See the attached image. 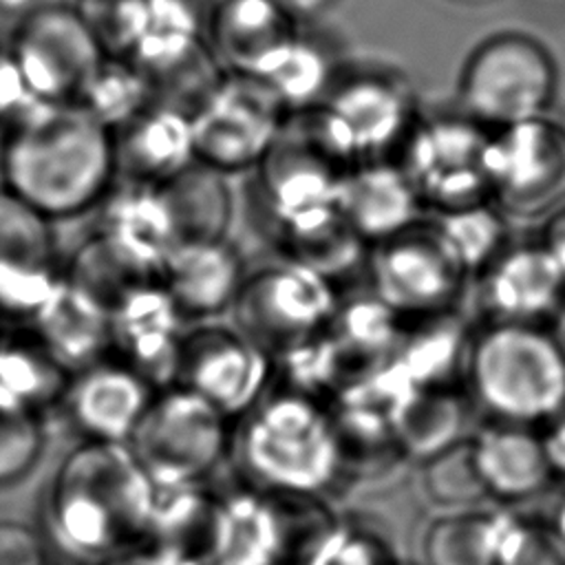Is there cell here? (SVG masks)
<instances>
[{
	"label": "cell",
	"instance_id": "cell-21",
	"mask_svg": "<svg viewBox=\"0 0 565 565\" xmlns=\"http://www.w3.org/2000/svg\"><path fill=\"white\" fill-rule=\"evenodd\" d=\"M470 448L486 497L501 505H516L539 497L554 472L541 435L532 426L488 419Z\"/></svg>",
	"mask_w": 565,
	"mask_h": 565
},
{
	"label": "cell",
	"instance_id": "cell-28",
	"mask_svg": "<svg viewBox=\"0 0 565 565\" xmlns=\"http://www.w3.org/2000/svg\"><path fill=\"white\" fill-rule=\"evenodd\" d=\"M510 510H450L430 519L419 539V565H497Z\"/></svg>",
	"mask_w": 565,
	"mask_h": 565
},
{
	"label": "cell",
	"instance_id": "cell-45",
	"mask_svg": "<svg viewBox=\"0 0 565 565\" xmlns=\"http://www.w3.org/2000/svg\"><path fill=\"white\" fill-rule=\"evenodd\" d=\"M550 333H552V338L556 340V344L561 347V351L565 353V298L561 300V305H558L556 311L552 313Z\"/></svg>",
	"mask_w": 565,
	"mask_h": 565
},
{
	"label": "cell",
	"instance_id": "cell-33",
	"mask_svg": "<svg viewBox=\"0 0 565 565\" xmlns=\"http://www.w3.org/2000/svg\"><path fill=\"white\" fill-rule=\"evenodd\" d=\"M433 227L466 276H479L510 245L505 212L494 201L435 212Z\"/></svg>",
	"mask_w": 565,
	"mask_h": 565
},
{
	"label": "cell",
	"instance_id": "cell-6",
	"mask_svg": "<svg viewBox=\"0 0 565 565\" xmlns=\"http://www.w3.org/2000/svg\"><path fill=\"white\" fill-rule=\"evenodd\" d=\"M324 501L243 486L216 494L205 552L212 565H300L331 514Z\"/></svg>",
	"mask_w": 565,
	"mask_h": 565
},
{
	"label": "cell",
	"instance_id": "cell-11",
	"mask_svg": "<svg viewBox=\"0 0 565 565\" xmlns=\"http://www.w3.org/2000/svg\"><path fill=\"white\" fill-rule=\"evenodd\" d=\"M258 170L260 203L285 247L307 241L342 221L340 190L344 166L320 150L307 132L287 128Z\"/></svg>",
	"mask_w": 565,
	"mask_h": 565
},
{
	"label": "cell",
	"instance_id": "cell-27",
	"mask_svg": "<svg viewBox=\"0 0 565 565\" xmlns=\"http://www.w3.org/2000/svg\"><path fill=\"white\" fill-rule=\"evenodd\" d=\"M73 371L40 333L0 335V402L44 417L62 406Z\"/></svg>",
	"mask_w": 565,
	"mask_h": 565
},
{
	"label": "cell",
	"instance_id": "cell-31",
	"mask_svg": "<svg viewBox=\"0 0 565 565\" xmlns=\"http://www.w3.org/2000/svg\"><path fill=\"white\" fill-rule=\"evenodd\" d=\"M355 369L329 329L274 353L276 388L331 404Z\"/></svg>",
	"mask_w": 565,
	"mask_h": 565
},
{
	"label": "cell",
	"instance_id": "cell-8",
	"mask_svg": "<svg viewBox=\"0 0 565 565\" xmlns=\"http://www.w3.org/2000/svg\"><path fill=\"white\" fill-rule=\"evenodd\" d=\"M205 397L183 384L154 393L130 448L161 483H205L232 455L234 428Z\"/></svg>",
	"mask_w": 565,
	"mask_h": 565
},
{
	"label": "cell",
	"instance_id": "cell-36",
	"mask_svg": "<svg viewBox=\"0 0 565 565\" xmlns=\"http://www.w3.org/2000/svg\"><path fill=\"white\" fill-rule=\"evenodd\" d=\"M419 492L444 512L477 508L488 499L475 468L470 437L419 461Z\"/></svg>",
	"mask_w": 565,
	"mask_h": 565
},
{
	"label": "cell",
	"instance_id": "cell-1",
	"mask_svg": "<svg viewBox=\"0 0 565 565\" xmlns=\"http://www.w3.org/2000/svg\"><path fill=\"white\" fill-rule=\"evenodd\" d=\"M154 479L128 441L82 439L46 492L51 543L73 563L99 565L150 536Z\"/></svg>",
	"mask_w": 565,
	"mask_h": 565
},
{
	"label": "cell",
	"instance_id": "cell-2",
	"mask_svg": "<svg viewBox=\"0 0 565 565\" xmlns=\"http://www.w3.org/2000/svg\"><path fill=\"white\" fill-rule=\"evenodd\" d=\"M117 168L110 128L86 106L44 102L9 128L2 143L7 190L44 216L90 207L108 190Z\"/></svg>",
	"mask_w": 565,
	"mask_h": 565
},
{
	"label": "cell",
	"instance_id": "cell-44",
	"mask_svg": "<svg viewBox=\"0 0 565 565\" xmlns=\"http://www.w3.org/2000/svg\"><path fill=\"white\" fill-rule=\"evenodd\" d=\"M276 2L298 22V20H311L320 15L335 0H276Z\"/></svg>",
	"mask_w": 565,
	"mask_h": 565
},
{
	"label": "cell",
	"instance_id": "cell-16",
	"mask_svg": "<svg viewBox=\"0 0 565 565\" xmlns=\"http://www.w3.org/2000/svg\"><path fill=\"white\" fill-rule=\"evenodd\" d=\"M20 82L44 102L82 95L104 64V44L86 15L66 7L31 13L13 44Z\"/></svg>",
	"mask_w": 565,
	"mask_h": 565
},
{
	"label": "cell",
	"instance_id": "cell-17",
	"mask_svg": "<svg viewBox=\"0 0 565 565\" xmlns=\"http://www.w3.org/2000/svg\"><path fill=\"white\" fill-rule=\"evenodd\" d=\"M183 311L161 280H143L110 302V355L139 371L154 388L177 384L185 340Z\"/></svg>",
	"mask_w": 565,
	"mask_h": 565
},
{
	"label": "cell",
	"instance_id": "cell-23",
	"mask_svg": "<svg viewBox=\"0 0 565 565\" xmlns=\"http://www.w3.org/2000/svg\"><path fill=\"white\" fill-rule=\"evenodd\" d=\"M247 274L225 238L181 241L170 254L161 282L185 318H214L234 307Z\"/></svg>",
	"mask_w": 565,
	"mask_h": 565
},
{
	"label": "cell",
	"instance_id": "cell-14",
	"mask_svg": "<svg viewBox=\"0 0 565 565\" xmlns=\"http://www.w3.org/2000/svg\"><path fill=\"white\" fill-rule=\"evenodd\" d=\"M366 269L371 291L413 320L450 311L468 278L433 223L424 221L375 243L366 254Z\"/></svg>",
	"mask_w": 565,
	"mask_h": 565
},
{
	"label": "cell",
	"instance_id": "cell-40",
	"mask_svg": "<svg viewBox=\"0 0 565 565\" xmlns=\"http://www.w3.org/2000/svg\"><path fill=\"white\" fill-rule=\"evenodd\" d=\"M0 565H49L44 539L29 525L0 521Z\"/></svg>",
	"mask_w": 565,
	"mask_h": 565
},
{
	"label": "cell",
	"instance_id": "cell-5",
	"mask_svg": "<svg viewBox=\"0 0 565 565\" xmlns=\"http://www.w3.org/2000/svg\"><path fill=\"white\" fill-rule=\"evenodd\" d=\"M305 132L333 161L349 168L386 159L417 121L415 93L395 71L362 68L333 79L322 102L305 113Z\"/></svg>",
	"mask_w": 565,
	"mask_h": 565
},
{
	"label": "cell",
	"instance_id": "cell-3",
	"mask_svg": "<svg viewBox=\"0 0 565 565\" xmlns=\"http://www.w3.org/2000/svg\"><path fill=\"white\" fill-rule=\"evenodd\" d=\"M232 455L247 486L282 497L324 501L349 479L331 406L282 388L238 419Z\"/></svg>",
	"mask_w": 565,
	"mask_h": 565
},
{
	"label": "cell",
	"instance_id": "cell-24",
	"mask_svg": "<svg viewBox=\"0 0 565 565\" xmlns=\"http://www.w3.org/2000/svg\"><path fill=\"white\" fill-rule=\"evenodd\" d=\"M121 128L117 163L126 161L141 183L163 185L199 161L192 110L181 104L152 102Z\"/></svg>",
	"mask_w": 565,
	"mask_h": 565
},
{
	"label": "cell",
	"instance_id": "cell-39",
	"mask_svg": "<svg viewBox=\"0 0 565 565\" xmlns=\"http://www.w3.org/2000/svg\"><path fill=\"white\" fill-rule=\"evenodd\" d=\"M497 565H565V545L552 525L510 512Z\"/></svg>",
	"mask_w": 565,
	"mask_h": 565
},
{
	"label": "cell",
	"instance_id": "cell-41",
	"mask_svg": "<svg viewBox=\"0 0 565 565\" xmlns=\"http://www.w3.org/2000/svg\"><path fill=\"white\" fill-rule=\"evenodd\" d=\"M99 565H212V561L199 550L146 541Z\"/></svg>",
	"mask_w": 565,
	"mask_h": 565
},
{
	"label": "cell",
	"instance_id": "cell-25",
	"mask_svg": "<svg viewBox=\"0 0 565 565\" xmlns=\"http://www.w3.org/2000/svg\"><path fill=\"white\" fill-rule=\"evenodd\" d=\"M296 33V20L276 0H214L205 13L207 44L225 71L254 73Z\"/></svg>",
	"mask_w": 565,
	"mask_h": 565
},
{
	"label": "cell",
	"instance_id": "cell-37",
	"mask_svg": "<svg viewBox=\"0 0 565 565\" xmlns=\"http://www.w3.org/2000/svg\"><path fill=\"white\" fill-rule=\"evenodd\" d=\"M93 99L86 104L108 128L126 126L143 113L157 97L148 75L137 64H102L88 88Z\"/></svg>",
	"mask_w": 565,
	"mask_h": 565
},
{
	"label": "cell",
	"instance_id": "cell-29",
	"mask_svg": "<svg viewBox=\"0 0 565 565\" xmlns=\"http://www.w3.org/2000/svg\"><path fill=\"white\" fill-rule=\"evenodd\" d=\"M252 75L269 88L287 115L313 110L335 79L327 49L298 31L276 46Z\"/></svg>",
	"mask_w": 565,
	"mask_h": 565
},
{
	"label": "cell",
	"instance_id": "cell-38",
	"mask_svg": "<svg viewBox=\"0 0 565 565\" xmlns=\"http://www.w3.org/2000/svg\"><path fill=\"white\" fill-rule=\"evenodd\" d=\"M44 452L42 417L0 402V488L24 479Z\"/></svg>",
	"mask_w": 565,
	"mask_h": 565
},
{
	"label": "cell",
	"instance_id": "cell-48",
	"mask_svg": "<svg viewBox=\"0 0 565 565\" xmlns=\"http://www.w3.org/2000/svg\"><path fill=\"white\" fill-rule=\"evenodd\" d=\"M399 565H417V563H408V561H402Z\"/></svg>",
	"mask_w": 565,
	"mask_h": 565
},
{
	"label": "cell",
	"instance_id": "cell-26",
	"mask_svg": "<svg viewBox=\"0 0 565 565\" xmlns=\"http://www.w3.org/2000/svg\"><path fill=\"white\" fill-rule=\"evenodd\" d=\"M470 338L472 333L452 309L415 318L386 362L413 391L455 386L452 380L466 366Z\"/></svg>",
	"mask_w": 565,
	"mask_h": 565
},
{
	"label": "cell",
	"instance_id": "cell-46",
	"mask_svg": "<svg viewBox=\"0 0 565 565\" xmlns=\"http://www.w3.org/2000/svg\"><path fill=\"white\" fill-rule=\"evenodd\" d=\"M38 0H0L2 13H26L35 7Z\"/></svg>",
	"mask_w": 565,
	"mask_h": 565
},
{
	"label": "cell",
	"instance_id": "cell-13",
	"mask_svg": "<svg viewBox=\"0 0 565 565\" xmlns=\"http://www.w3.org/2000/svg\"><path fill=\"white\" fill-rule=\"evenodd\" d=\"M490 199L512 216L534 218L565 203V126L539 115L492 128L486 150Z\"/></svg>",
	"mask_w": 565,
	"mask_h": 565
},
{
	"label": "cell",
	"instance_id": "cell-43",
	"mask_svg": "<svg viewBox=\"0 0 565 565\" xmlns=\"http://www.w3.org/2000/svg\"><path fill=\"white\" fill-rule=\"evenodd\" d=\"M541 243L565 276V203L550 212V218L541 234Z\"/></svg>",
	"mask_w": 565,
	"mask_h": 565
},
{
	"label": "cell",
	"instance_id": "cell-18",
	"mask_svg": "<svg viewBox=\"0 0 565 565\" xmlns=\"http://www.w3.org/2000/svg\"><path fill=\"white\" fill-rule=\"evenodd\" d=\"M57 296V249L46 216L0 190V316H38Z\"/></svg>",
	"mask_w": 565,
	"mask_h": 565
},
{
	"label": "cell",
	"instance_id": "cell-4",
	"mask_svg": "<svg viewBox=\"0 0 565 565\" xmlns=\"http://www.w3.org/2000/svg\"><path fill=\"white\" fill-rule=\"evenodd\" d=\"M463 377L494 422L536 428L565 408V353L539 324L488 320L470 338Z\"/></svg>",
	"mask_w": 565,
	"mask_h": 565
},
{
	"label": "cell",
	"instance_id": "cell-22",
	"mask_svg": "<svg viewBox=\"0 0 565 565\" xmlns=\"http://www.w3.org/2000/svg\"><path fill=\"white\" fill-rule=\"evenodd\" d=\"M422 210L424 205L399 163L377 159L344 168L340 214L366 245L417 225Z\"/></svg>",
	"mask_w": 565,
	"mask_h": 565
},
{
	"label": "cell",
	"instance_id": "cell-15",
	"mask_svg": "<svg viewBox=\"0 0 565 565\" xmlns=\"http://www.w3.org/2000/svg\"><path fill=\"white\" fill-rule=\"evenodd\" d=\"M177 384L236 422L271 391L274 355L236 324L207 322L185 333Z\"/></svg>",
	"mask_w": 565,
	"mask_h": 565
},
{
	"label": "cell",
	"instance_id": "cell-34",
	"mask_svg": "<svg viewBox=\"0 0 565 565\" xmlns=\"http://www.w3.org/2000/svg\"><path fill=\"white\" fill-rule=\"evenodd\" d=\"M225 174L194 163L177 179L163 183L181 241L223 238L232 214Z\"/></svg>",
	"mask_w": 565,
	"mask_h": 565
},
{
	"label": "cell",
	"instance_id": "cell-42",
	"mask_svg": "<svg viewBox=\"0 0 565 565\" xmlns=\"http://www.w3.org/2000/svg\"><path fill=\"white\" fill-rule=\"evenodd\" d=\"M541 439L554 477L565 479V408L543 426Z\"/></svg>",
	"mask_w": 565,
	"mask_h": 565
},
{
	"label": "cell",
	"instance_id": "cell-35",
	"mask_svg": "<svg viewBox=\"0 0 565 565\" xmlns=\"http://www.w3.org/2000/svg\"><path fill=\"white\" fill-rule=\"evenodd\" d=\"M393 536L373 519L347 514L327 521L300 565H399Z\"/></svg>",
	"mask_w": 565,
	"mask_h": 565
},
{
	"label": "cell",
	"instance_id": "cell-9",
	"mask_svg": "<svg viewBox=\"0 0 565 565\" xmlns=\"http://www.w3.org/2000/svg\"><path fill=\"white\" fill-rule=\"evenodd\" d=\"M285 117L258 77L223 71L192 106L199 163L221 174L258 168L282 137Z\"/></svg>",
	"mask_w": 565,
	"mask_h": 565
},
{
	"label": "cell",
	"instance_id": "cell-20",
	"mask_svg": "<svg viewBox=\"0 0 565 565\" xmlns=\"http://www.w3.org/2000/svg\"><path fill=\"white\" fill-rule=\"evenodd\" d=\"M563 298L565 276L541 241L508 245L479 274L481 309L494 322L539 324Z\"/></svg>",
	"mask_w": 565,
	"mask_h": 565
},
{
	"label": "cell",
	"instance_id": "cell-47",
	"mask_svg": "<svg viewBox=\"0 0 565 565\" xmlns=\"http://www.w3.org/2000/svg\"><path fill=\"white\" fill-rule=\"evenodd\" d=\"M552 530L556 532V536L565 545V499L556 508V514H554V521H552Z\"/></svg>",
	"mask_w": 565,
	"mask_h": 565
},
{
	"label": "cell",
	"instance_id": "cell-32",
	"mask_svg": "<svg viewBox=\"0 0 565 565\" xmlns=\"http://www.w3.org/2000/svg\"><path fill=\"white\" fill-rule=\"evenodd\" d=\"M406 318L391 309L371 289L338 305L329 331L351 360L355 373L386 360L404 335Z\"/></svg>",
	"mask_w": 565,
	"mask_h": 565
},
{
	"label": "cell",
	"instance_id": "cell-30",
	"mask_svg": "<svg viewBox=\"0 0 565 565\" xmlns=\"http://www.w3.org/2000/svg\"><path fill=\"white\" fill-rule=\"evenodd\" d=\"M463 428L466 404L455 386L415 391L393 415V430L402 457L417 461L463 439Z\"/></svg>",
	"mask_w": 565,
	"mask_h": 565
},
{
	"label": "cell",
	"instance_id": "cell-7",
	"mask_svg": "<svg viewBox=\"0 0 565 565\" xmlns=\"http://www.w3.org/2000/svg\"><path fill=\"white\" fill-rule=\"evenodd\" d=\"M550 51L521 31H499L479 42L459 75L461 110L486 128L545 115L556 93Z\"/></svg>",
	"mask_w": 565,
	"mask_h": 565
},
{
	"label": "cell",
	"instance_id": "cell-10",
	"mask_svg": "<svg viewBox=\"0 0 565 565\" xmlns=\"http://www.w3.org/2000/svg\"><path fill=\"white\" fill-rule=\"evenodd\" d=\"M490 128L468 117L433 115L413 124L402 143L399 166L424 207L446 212L490 199L486 150Z\"/></svg>",
	"mask_w": 565,
	"mask_h": 565
},
{
	"label": "cell",
	"instance_id": "cell-19",
	"mask_svg": "<svg viewBox=\"0 0 565 565\" xmlns=\"http://www.w3.org/2000/svg\"><path fill=\"white\" fill-rule=\"evenodd\" d=\"M157 391L130 364L108 355L71 375L62 408L84 439L130 441Z\"/></svg>",
	"mask_w": 565,
	"mask_h": 565
},
{
	"label": "cell",
	"instance_id": "cell-12",
	"mask_svg": "<svg viewBox=\"0 0 565 565\" xmlns=\"http://www.w3.org/2000/svg\"><path fill=\"white\" fill-rule=\"evenodd\" d=\"M338 305L331 278L285 256L245 278L232 311L236 327L274 355L329 329Z\"/></svg>",
	"mask_w": 565,
	"mask_h": 565
}]
</instances>
